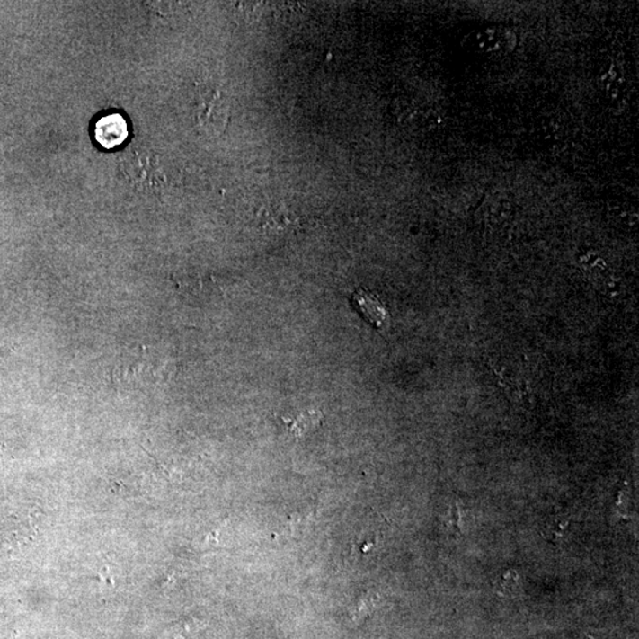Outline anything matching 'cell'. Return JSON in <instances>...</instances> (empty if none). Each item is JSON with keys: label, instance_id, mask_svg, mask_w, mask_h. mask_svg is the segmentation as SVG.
<instances>
[{"label": "cell", "instance_id": "6da1fadb", "mask_svg": "<svg viewBox=\"0 0 639 639\" xmlns=\"http://www.w3.org/2000/svg\"><path fill=\"white\" fill-rule=\"evenodd\" d=\"M196 115L198 125L216 132L226 129L229 120V107L218 91H207L197 104Z\"/></svg>", "mask_w": 639, "mask_h": 639}, {"label": "cell", "instance_id": "7a4b0ae2", "mask_svg": "<svg viewBox=\"0 0 639 639\" xmlns=\"http://www.w3.org/2000/svg\"><path fill=\"white\" fill-rule=\"evenodd\" d=\"M353 307L376 330H386L390 326V313L376 294L368 289H358L352 294Z\"/></svg>", "mask_w": 639, "mask_h": 639}, {"label": "cell", "instance_id": "3957f363", "mask_svg": "<svg viewBox=\"0 0 639 639\" xmlns=\"http://www.w3.org/2000/svg\"><path fill=\"white\" fill-rule=\"evenodd\" d=\"M129 122L119 113L103 115L95 123V140L101 147L106 149H114L121 146L129 138Z\"/></svg>", "mask_w": 639, "mask_h": 639}, {"label": "cell", "instance_id": "277c9868", "mask_svg": "<svg viewBox=\"0 0 639 639\" xmlns=\"http://www.w3.org/2000/svg\"><path fill=\"white\" fill-rule=\"evenodd\" d=\"M496 588L497 591L502 594V596H511V594L520 591V578H519L517 572L513 570L504 572V573L501 575Z\"/></svg>", "mask_w": 639, "mask_h": 639}, {"label": "cell", "instance_id": "5b68a950", "mask_svg": "<svg viewBox=\"0 0 639 639\" xmlns=\"http://www.w3.org/2000/svg\"><path fill=\"white\" fill-rule=\"evenodd\" d=\"M568 525H570V519L566 517H556L552 519L551 522H548L547 539L551 543L558 544V541L562 539L564 534H565Z\"/></svg>", "mask_w": 639, "mask_h": 639}, {"label": "cell", "instance_id": "8992f818", "mask_svg": "<svg viewBox=\"0 0 639 639\" xmlns=\"http://www.w3.org/2000/svg\"><path fill=\"white\" fill-rule=\"evenodd\" d=\"M450 523L452 527V532L456 533H461V515H459V510L456 504L452 506L451 510V519H450Z\"/></svg>", "mask_w": 639, "mask_h": 639}]
</instances>
